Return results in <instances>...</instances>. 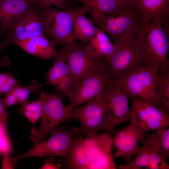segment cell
I'll use <instances>...</instances> for the list:
<instances>
[{
  "label": "cell",
  "mask_w": 169,
  "mask_h": 169,
  "mask_svg": "<svg viewBox=\"0 0 169 169\" xmlns=\"http://www.w3.org/2000/svg\"><path fill=\"white\" fill-rule=\"evenodd\" d=\"M113 138L103 133L77 141L66 160L69 169H116L112 150Z\"/></svg>",
  "instance_id": "1"
},
{
  "label": "cell",
  "mask_w": 169,
  "mask_h": 169,
  "mask_svg": "<svg viewBox=\"0 0 169 169\" xmlns=\"http://www.w3.org/2000/svg\"><path fill=\"white\" fill-rule=\"evenodd\" d=\"M143 22L136 7H120L101 16L94 24L107 34L114 44L119 46L134 40Z\"/></svg>",
  "instance_id": "2"
},
{
  "label": "cell",
  "mask_w": 169,
  "mask_h": 169,
  "mask_svg": "<svg viewBox=\"0 0 169 169\" xmlns=\"http://www.w3.org/2000/svg\"><path fill=\"white\" fill-rule=\"evenodd\" d=\"M134 41L141 50L147 64L159 69L169 67L168 28L143 19Z\"/></svg>",
  "instance_id": "3"
},
{
  "label": "cell",
  "mask_w": 169,
  "mask_h": 169,
  "mask_svg": "<svg viewBox=\"0 0 169 169\" xmlns=\"http://www.w3.org/2000/svg\"><path fill=\"white\" fill-rule=\"evenodd\" d=\"M110 81L104 58L100 57L87 72L74 80L66 95L70 102L64 106L66 110L69 113L72 109L101 96L104 89Z\"/></svg>",
  "instance_id": "4"
},
{
  "label": "cell",
  "mask_w": 169,
  "mask_h": 169,
  "mask_svg": "<svg viewBox=\"0 0 169 169\" xmlns=\"http://www.w3.org/2000/svg\"><path fill=\"white\" fill-rule=\"evenodd\" d=\"M159 70L156 66L146 64L126 74L114 82L122 86L129 95L149 102L163 109L156 92Z\"/></svg>",
  "instance_id": "5"
},
{
  "label": "cell",
  "mask_w": 169,
  "mask_h": 169,
  "mask_svg": "<svg viewBox=\"0 0 169 169\" xmlns=\"http://www.w3.org/2000/svg\"><path fill=\"white\" fill-rule=\"evenodd\" d=\"M66 126L65 124L62 127L58 126L54 128L49 133V139L34 144L26 152L13 158L17 162L28 157L57 156L66 160L74 145L83 137L79 134V128L73 127L67 130Z\"/></svg>",
  "instance_id": "6"
},
{
  "label": "cell",
  "mask_w": 169,
  "mask_h": 169,
  "mask_svg": "<svg viewBox=\"0 0 169 169\" xmlns=\"http://www.w3.org/2000/svg\"><path fill=\"white\" fill-rule=\"evenodd\" d=\"M69 114L81 124L79 134L83 137L108 130L109 119L105 102L102 96L91 100L84 105L72 109Z\"/></svg>",
  "instance_id": "7"
},
{
  "label": "cell",
  "mask_w": 169,
  "mask_h": 169,
  "mask_svg": "<svg viewBox=\"0 0 169 169\" xmlns=\"http://www.w3.org/2000/svg\"><path fill=\"white\" fill-rule=\"evenodd\" d=\"M63 95L58 92L50 94L45 91L41 124L38 128H33L30 131V139L34 144L45 140L50 132L61 123L72 120L64 106Z\"/></svg>",
  "instance_id": "8"
},
{
  "label": "cell",
  "mask_w": 169,
  "mask_h": 169,
  "mask_svg": "<svg viewBox=\"0 0 169 169\" xmlns=\"http://www.w3.org/2000/svg\"><path fill=\"white\" fill-rule=\"evenodd\" d=\"M118 46L117 49L110 57L104 58L107 76L113 82L147 64L141 50L134 40Z\"/></svg>",
  "instance_id": "9"
},
{
  "label": "cell",
  "mask_w": 169,
  "mask_h": 169,
  "mask_svg": "<svg viewBox=\"0 0 169 169\" xmlns=\"http://www.w3.org/2000/svg\"><path fill=\"white\" fill-rule=\"evenodd\" d=\"M129 96L131 103L130 121L135 123L143 133L169 127L168 113L149 102Z\"/></svg>",
  "instance_id": "10"
},
{
  "label": "cell",
  "mask_w": 169,
  "mask_h": 169,
  "mask_svg": "<svg viewBox=\"0 0 169 169\" xmlns=\"http://www.w3.org/2000/svg\"><path fill=\"white\" fill-rule=\"evenodd\" d=\"M5 35V37L3 41L9 44L35 36L46 35L44 6L36 5L28 10L8 29Z\"/></svg>",
  "instance_id": "11"
},
{
  "label": "cell",
  "mask_w": 169,
  "mask_h": 169,
  "mask_svg": "<svg viewBox=\"0 0 169 169\" xmlns=\"http://www.w3.org/2000/svg\"><path fill=\"white\" fill-rule=\"evenodd\" d=\"M46 35L55 46L66 47L76 42L73 34V18L69 11L58 10L51 6H44Z\"/></svg>",
  "instance_id": "12"
},
{
  "label": "cell",
  "mask_w": 169,
  "mask_h": 169,
  "mask_svg": "<svg viewBox=\"0 0 169 169\" xmlns=\"http://www.w3.org/2000/svg\"><path fill=\"white\" fill-rule=\"evenodd\" d=\"M102 96L107 109L109 122L108 131L130 120L129 94L122 86L110 80L104 89Z\"/></svg>",
  "instance_id": "13"
},
{
  "label": "cell",
  "mask_w": 169,
  "mask_h": 169,
  "mask_svg": "<svg viewBox=\"0 0 169 169\" xmlns=\"http://www.w3.org/2000/svg\"><path fill=\"white\" fill-rule=\"evenodd\" d=\"M65 56L70 71V75L77 79L87 72L98 59L90 44L80 42L61 49Z\"/></svg>",
  "instance_id": "14"
},
{
  "label": "cell",
  "mask_w": 169,
  "mask_h": 169,
  "mask_svg": "<svg viewBox=\"0 0 169 169\" xmlns=\"http://www.w3.org/2000/svg\"><path fill=\"white\" fill-rule=\"evenodd\" d=\"M144 140L145 133L135 123L131 122L129 125L117 132L113 138V144L117 149L115 157L121 158L126 164L129 163L140 150L138 141L142 143Z\"/></svg>",
  "instance_id": "15"
},
{
  "label": "cell",
  "mask_w": 169,
  "mask_h": 169,
  "mask_svg": "<svg viewBox=\"0 0 169 169\" xmlns=\"http://www.w3.org/2000/svg\"><path fill=\"white\" fill-rule=\"evenodd\" d=\"M37 5L34 0H3L0 2V35L8 29L24 13Z\"/></svg>",
  "instance_id": "16"
},
{
  "label": "cell",
  "mask_w": 169,
  "mask_h": 169,
  "mask_svg": "<svg viewBox=\"0 0 169 169\" xmlns=\"http://www.w3.org/2000/svg\"><path fill=\"white\" fill-rule=\"evenodd\" d=\"M136 8L143 20L169 28V0H139Z\"/></svg>",
  "instance_id": "17"
},
{
  "label": "cell",
  "mask_w": 169,
  "mask_h": 169,
  "mask_svg": "<svg viewBox=\"0 0 169 169\" xmlns=\"http://www.w3.org/2000/svg\"><path fill=\"white\" fill-rule=\"evenodd\" d=\"M12 44L16 45L30 54L44 59H54L58 52L55 46L45 35L14 41Z\"/></svg>",
  "instance_id": "18"
},
{
  "label": "cell",
  "mask_w": 169,
  "mask_h": 169,
  "mask_svg": "<svg viewBox=\"0 0 169 169\" xmlns=\"http://www.w3.org/2000/svg\"><path fill=\"white\" fill-rule=\"evenodd\" d=\"M73 18V34L75 39L86 44L95 35L97 27L85 16L87 13L83 6L69 10Z\"/></svg>",
  "instance_id": "19"
},
{
  "label": "cell",
  "mask_w": 169,
  "mask_h": 169,
  "mask_svg": "<svg viewBox=\"0 0 169 169\" xmlns=\"http://www.w3.org/2000/svg\"><path fill=\"white\" fill-rule=\"evenodd\" d=\"M84 7L91 17L94 23L101 16L112 13L120 5L116 0H72Z\"/></svg>",
  "instance_id": "20"
},
{
  "label": "cell",
  "mask_w": 169,
  "mask_h": 169,
  "mask_svg": "<svg viewBox=\"0 0 169 169\" xmlns=\"http://www.w3.org/2000/svg\"><path fill=\"white\" fill-rule=\"evenodd\" d=\"M54 63L45 74L46 82L55 87L66 77L70 74V71L65 56L61 49L54 58Z\"/></svg>",
  "instance_id": "21"
},
{
  "label": "cell",
  "mask_w": 169,
  "mask_h": 169,
  "mask_svg": "<svg viewBox=\"0 0 169 169\" xmlns=\"http://www.w3.org/2000/svg\"><path fill=\"white\" fill-rule=\"evenodd\" d=\"M46 84H48L46 82L42 83H34L27 86L18 84L7 94L3 99V102L6 106L8 107L18 104L21 105L28 100L30 93L36 92Z\"/></svg>",
  "instance_id": "22"
},
{
  "label": "cell",
  "mask_w": 169,
  "mask_h": 169,
  "mask_svg": "<svg viewBox=\"0 0 169 169\" xmlns=\"http://www.w3.org/2000/svg\"><path fill=\"white\" fill-rule=\"evenodd\" d=\"M89 42L96 55L105 59L110 57L118 48V45L111 42L106 33L98 27L95 35Z\"/></svg>",
  "instance_id": "23"
},
{
  "label": "cell",
  "mask_w": 169,
  "mask_h": 169,
  "mask_svg": "<svg viewBox=\"0 0 169 169\" xmlns=\"http://www.w3.org/2000/svg\"><path fill=\"white\" fill-rule=\"evenodd\" d=\"M156 92L163 109L169 112V67L159 69L156 83Z\"/></svg>",
  "instance_id": "24"
},
{
  "label": "cell",
  "mask_w": 169,
  "mask_h": 169,
  "mask_svg": "<svg viewBox=\"0 0 169 169\" xmlns=\"http://www.w3.org/2000/svg\"><path fill=\"white\" fill-rule=\"evenodd\" d=\"M45 91L41 92L39 97L33 101L28 100L22 105L18 109L19 112L23 115L28 120L34 125L41 118L43 111Z\"/></svg>",
  "instance_id": "25"
},
{
  "label": "cell",
  "mask_w": 169,
  "mask_h": 169,
  "mask_svg": "<svg viewBox=\"0 0 169 169\" xmlns=\"http://www.w3.org/2000/svg\"><path fill=\"white\" fill-rule=\"evenodd\" d=\"M153 134L145 136V141L153 146L166 159L169 156V128L154 131Z\"/></svg>",
  "instance_id": "26"
},
{
  "label": "cell",
  "mask_w": 169,
  "mask_h": 169,
  "mask_svg": "<svg viewBox=\"0 0 169 169\" xmlns=\"http://www.w3.org/2000/svg\"><path fill=\"white\" fill-rule=\"evenodd\" d=\"M136 157L129 163L120 165V169H140L147 167L149 163V149L147 144L144 141Z\"/></svg>",
  "instance_id": "27"
},
{
  "label": "cell",
  "mask_w": 169,
  "mask_h": 169,
  "mask_svg": "<svg viewBox=\"0 0 169 169\" xmlns=\"http://www.w3.org/2000/svg\"><path fill=\"white\" fill-rule=\"evenodd\" d=\"M149 149V163L146 169H168L169 165L160 152L152 145L144 141Z\"/></svg>",
  "instance_id": "28"
},
{
  "label": "cell",
  "mask_w": 169,
  "mask_h": 169,
  "mask_svg": "<svg viewBox=\"0 0 169 169\" xmlns=\"http://www.w3.org/2000/svg\"><path fill=\"white\" fill-rule=\"evenodd\" d=\"M37 5L51 6L53 5L61 10H68L72 8L71 3L67 0H34Z\"/></svg>",
  "instance_id": "29"
},
{
  "label": "cell",
  "mask_w": 169,
  "mask_h": 169,
  "mask_svg": "<svg viewBox=\"0 0 169 169\" xmlns=\"http://www.w3.org/2000/svg\"><path fill=\"white\" fill-rule=\"evenodd\" d=\"M10 141L7 131L0 126V152L9 154L11 151Z\"/></svg>",
  "instance_id": "30"
},
{
  "label": "cell",
  "mask_w": 169,
  "mask_h": 169,
  "mask_svg": "<svg viewBox=\"0 0 169 169\" xmlns=\"http://www.w3.org/2000/svg\"><path fill=\"white\" fill-rule=\"evenodd\" d=\"M75 79L70 74L66 77L55 87L56 92L66 96Z\"/></svg>",
  "instance_id": "31"
},
{
  "label": "cell",
  "mask_w": 169,
  "mask_h": 169,
  "mask_svg": "<svg viewBox=\"0 0 169 169\" xmlns=\"http://www.w3.org/2000/svg\"><path fill=\"white\" fill-rule=\"evenodd\" d=\"M7 118L8 112L6 106L0 95V126L6 130H7Z\"/></svg>",
  "instance_id": "32"
},
{
  "label": "cell",
  "mask_w": 169,
  "mask_h": 169,
  "mask_svg": "<svg viewBox=\"0 0 169 169\" xmlns=\"http://www.w3.org/2000/svg\"><path fill=\"white\" fill-rule=\"evenodd\" d=\"M61 165L59 163L55 161L54 158L53 157L48 159L46 160L44 164L41 167L40 169H60L61 167Z\"/></svg>",
  "instance_id": "33"
},
{
  "label": "cell",
  "mask_w": 169,
  "mask_h": 169,
  "mask_svg": "<svg viewBox=\"0 0 169 169\" xmlns=\"http://www.w3.org/2000/svg\"><path fill=\"white\" fill-rule=\"evenodd\" d=\"M9 154L6 153L4 154V158L2 168L13 169V168L16 162L14 160L13 157H9Z\"/></svg>",
  "instance_id": "34"
},
{
  "label": "cell",
  "mask_w": 169,
  "mask_h": 169,
  "mask_svg": "<svg viewBox=\"0 0 169 169\" xmlns=\"http://www.w3.org/2000/svg\"><path fill=\"white\" fill-rule=\"evenodd\" d=\"M8 43L2 41L0 42V52L8 46ZM10 64V61L7 57H4L3 59L0 60V67L2 66L8 67Z\"/></svg>",
  "instance_id": "35"
},
{
  "label": "cell",
  "mask_w": 169,
  "mask_h": 169,
  "mask_svg": "<svg viewBox=\"0 0 169 169\" xmlns=\"http://www.w3.org/2000/svg\"><path fill=\"white\" fill-rule=\"evenodd\" d=\"M139 0H116L120 7H136Z\"/></svg>",
  "instance_id": "36"
},
{
  "label": "cell",
  "mask_w": 169,
  "mask_h": 169,
  "mask_svg": "<svg viewBox=\"0 0 169 169\" xmlns=\"http://www.w3.org/2000/svg\"><path fill=\"white\" fill-rule=\"evenodd\" d=\"M9 73H5L0 72V95L3 93V88L7 83Z\"/></svg>",
  "instance_id": "37"
},
{
  "label": "cell",
  "mask_w": 169,
  "mask_h": 169,
  "mask_svg": "<svg viewBox=\"0 0 169 169\" xmlns=\"http://www.w3.org/2000/svg\"><path fill=\"white\" fill-rule=\"evenodd\" d=\"M3 0H0V2H1Z\"/></svg>",
  "instance_id": "38"
}]
</instances>
